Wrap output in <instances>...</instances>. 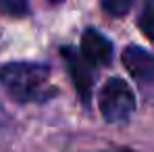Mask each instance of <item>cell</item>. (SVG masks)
<instances>
[{
  "label": "cell",
  "mask_w": 154,
  "mask_h": 152,
  "mask_svg": "<svg viewBox=\"0 0 154 152\" xmlns=\"http://www.w3.org/2000/svg\"><path fill=\"white\" fill-rule=\"evenodd\" d=\"M50 71L38 63H8L0 67L2 88L19 102H44L54 90L48 83Z\"/></svg>",
  "instance_id": "obj_1"
},
{
  "label": "cell",
  "mask_w": 154,
  "mask_h": 152,
  "mask_svg": "<svg viewBox=\"0 0 154 152\" xmlns=\"http://www.w3.org/2000/svg\"><path fill=\"white\" fill-rule=\"evenodd\" d=\"M135 110V96L123 79H108L100 92V113L108 123H123Z\"/></svg>",
  "instance_id": "obj_2"
},
{
  "label": "cell",
  "mask_w": 154,
  "mask_h": 152,
  "mask_svg": "<svg viewBox=\"0 0 154 152\" xmlns=\"http://www.w3.org/2000/svg\"><path fill=\"white\" fill-rule=\"evenodd\" d=\"M121 58L142 94L148 100H154V54L140 46H127Z\"/></svg>",
  "instance_id": "obj_3"
},
{
  "label": "cell",
  "mask_w": 154,
  "mask_h": 152,
  "mask_svg": "<svg viewBox=\"0 0 154 152\" xmlns=\"http://www.w3.org/2000/svg\"><path fill=\"white\" fill-rule=\"evenodd\" d=\"M63 58L67 63L69 75L75 83L77 96L83 104H88L92 98V88H94V65L75 48H63Z\"/></svg>",
  "instance_id": "obj_4"
},
{
  "label": "cell",
  "mask_w": 154,
  "mask_h": 152,
  "mask_svg": "<svg viewBox=\"0 0 154 152\" xmlns=\"http://www.w3.org/2000/svg\"><path fill=\"white\" fill-rule=\"evenodd\" d=\"M81 54L94 65H108L112 58V44L110 40L96 29H85L81 38Z\"/></svg>",
  "instance_id": "obj_5"
},
{
  "label": "cell",
  "mask_w": 154,
  "mask_h": 152,
  "mask_svg": "<svg viewBox=\"0 0 154 152\" xmlns=\"http://www.w3.org/2000/svg\"><path fill=\"white\" fill-rule=\"evenodd\" d=\"M137 25H140V31L150 42H154V0H144L142 13H140V19H137Z\"/></svg>",
  "instance_id": "obj_6"
},
{
  "label": "cell",
  "mask_w": 154,
  "mask_h": 152,
  "mask_svg": "<svg viewBox=\"0 0 154 152\" xmlns=\"http://www.w3.org/2000/svg\"><path fill=\"white\" fill-rule=\"evenodd\" d=\"M133 2H135V0H100L102 8L108 15H112V17H123V15H127L129 11H131V6H133Z\"/></svg>",
  "instance_id": "obj_7"
},
{
  "label": "cell",
  "mask_w": 154,
  "mask_h": 152,
  "mask_svg": "<svg viewBox=\"0 0 154 152\" xmlns=\"http://www.w3.org/2000/svg\"><path fill=\"white\" fill-rule=\"evenodd\" d=\"M0 11L11 17L27 15V0H0Z\"/></svg>",
  "instance_id": "obj_8"
},
{
  "label": "cell",
  "mask_w": 154,
  "mask_h": 152,
  "mask_svg": "<svg viewBox=\"0 0 154 152\" xmlns=\"http://www.w3.org/2000/svg\"><path fill=\"white\" fill-rule=\"evenodd\" d=\"M110 152H131V150H127V148H123V150H110Z\"/></svg>",
  "instance_id": "obj_9"
},
{
  "label": "cell",
  "mask_w": 154,
  "mask_h": 152,
  "mask_svg": "<svg viewBox=\"0 0 154 152\" xmlns=\"http://www.w3.org/2000/svg\"><path fill=\"white\" fill-rule=\"evenodd\" d=\"M48 2H52V4H58V2H63V0H48Z\"/></svg>",
  "instance_id": "obj_10"
}]
</instances>
